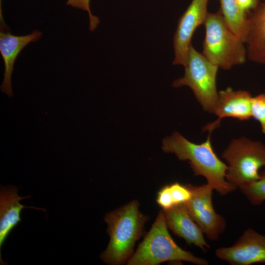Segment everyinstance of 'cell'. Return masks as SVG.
<instances>
[{"label": "cell", "instance_id": "1", "mask_svg": "<svg viewBox=\"0 0 265 265\" xmlns=\"http://www.w3.org/2000/svg\"><path fill=\"white\" fill-rule=\"evenodd\" d=\"M211 133L206 140L195 144L175 132L162 141V149L174 154L180 160H188L195 176L206 178L207 184L221 195H226L237 188L226 180L227 165L214 152L211 142Z\"/></svg>", "mask_w": 265, "mask_h": 265}, {"label": "cell", "instance_id": "2", "mask_svg": "<svg viewBox=\"0 0 265 265\" xmlns=\"http://www.w3.org/2000/svg\"><path fill=\"white\" fill-rule=\"evenodd\" d=\"M138 201L134 200L105 216L110 240L100 256L104 263L123 265L132 255L135 244L143 235L144 225L149 219L140 211Z\"/></svg>", "mask_w": 265, "mask_h": 265}, {"label": "cell", "instance_id": "3", "mask_svg": "<svg viewBox=\"0 0 265 265\" xmlns=\"http://www.w3.org/2000/svg\"><path fill=\"white\" fill-rule=\"evenodd\" d=\"M182 261L208 265L205 259L179 246L170 236L164 214L160 210L150 230L127 263L128 265H158L165 262Z\"/></svg>", "mask_w": 265, "mask_h": 265}, {"label": "cell", "instance_id": "4", "mask_svg": "<svg viewBox=\"0 0 265 265\" xmlns=\"http://www.w3.org/2000/svg\"><path fill=\"white\" fill-rule=\"evenodd\" d=\"M204 25L202 54L211 62L227 70L246 61L244 43L229 28L221 11L208 13Z\"/></svg>", "mask_w": 265, "mask_h": 265}, {"label": "cell", "instance_id": "5", "mask_svg": "<svg viewBox=\"0 0 265 265\" xmlns=\"http://www.w3.org/2000/svg\"><path fill=\"white\" fill-rule=\"evenodd\" d=\"M221 156L228 163L227 181L239 188L258 180L265 166V146L244 137L232 140Z\"/></svg>", "mask_w": 265, "mask_h": 265}, {"label": "cell", "instance_id": "6", "mask_svg": "<svg viewBox=\"0 0 265 265\" xmlns=\"http://www.w3.org/2000/svg\"><path fill=\"white\" fill-rule=\"evenodd\" d=\"M184 67V76L175 80L172 86H188L203 109L213 113L218 96L216 88L218 67L211 62L191 44Z\"/></svg>", "mask_w": 265, "mask_h": 265}, {"label": "cell", "instance_id": "7", "mask_svg": "<svg viewBox=\"0 0 265 265\" xmlns=\"http://www.w3.org/2000/svg\"><path fill=\"white\" fill-rule=\"evenodd\" d=\"M188 185L191 196L185 204L189 213L210 240H217L224 232L226 222L223 217L214 210L213 189L207 183L199 186Z\"/></svg>", "mask_w": 265, "mask_h": 265}, {"label": "cell", "instance_id": "8", "mask_svg": "<svg viewBox=\"0 0 265 265\" xmlns=\"http://www.w3.org/2000/svg\"><path fill=\"white\" fill-rule=\"evenodd\" d=\"M209 0H192L179 20L173 37L174 65L185 66L191 40L195 29L205 22Z\"/></svg>", "mask_w": 265, "mask_h": 265}, {"label": "cell", "instance_id": "9", "mask_svg": "<svg viewBox=\"0 0 265 265\" xmlns=\"http://www.w3.org/2000/svg\"><path fill=\"white\" fill-rule=\"evenodd\" d=\"M215 256L231 265L265 263V236L248 228L231 246L217 249Z\"/></svg>", "mask_w": 265, "mask_h": 265}, {"label": "cell", "instance_id": "10", "mask_svg": "<svg viewBox=\"0 0 265 265\" xmlns=\"http://www.w3.org/2000/svg\"><path fill=\"white\" fill-rule=\"evenodd\" d=\"M252 98L251 94L247 91L227 88L219 91L213 112L218 119L206 125L203 131H208L211 133L225 117H232L241 121L249 120L252 117Z\"/></svg>", "mask_w": 265, "mask_h": 265}, {"label": "cell", "instance_id": "11", "mask_svg": "<svg viewBox=\"0 0 265 265\" xmlns=\"http://www.w3.org/2000/svg\"><path fill=\"white\" fill-rule=\"evenodd\" d=\"M167 226L188 244H193L203 252L210 248L204 238V233L189 213L185 204L162 210Z\"/></svg>", "mask_w": 265, "mask_h": 265}, {"label": "cell", "instance_id": "12", "mask_svg": "<svg viewBox=\"0 0 265 265\" xmlns=\"http://www.w3.org/2000/svg\"><path fill=\"white\" fill-rule=\"evenodd\" d=\"M42 33L35 30L31 33L17 36L1 30L0 34V52L4 64V73L1 91L8 97L13 96L11 76L16 59L21 51L29 43L39 40Z\"/></svg>", "mask_w": 265, "mask_h": 265}, {"label": "cell", "instance_id": "13", "mask_svg": "<svg viewBox=\"0 0 265 265\" xmlns=\"http://www.w3.org/2000/svg\"><path fill=\"white\" fill-rule=\"evenodd\" d=\"M18 189L14 186H0V251L10 233L21 221V212L25 208L39 210H45L34 207L24 206L20 201L30 197V196L20 197Z\"/></svg>", "mask_w": 265, "mask_h": 265}, {"label": "cell", "instance_id": "14", "mask_svg": "<svg viewBox=\"0 0 265 265\" xmlns=\"http://www.w3.org/2000/svg\"><path fill=\"white\" fill-rule=\"evenodd\" d=\"M245 41L247 57L251 61L265 65V3L248 16Z\"/></svg>", "mask_w": 265, "mask_h": 265}, {"label": "cell", "instance_id": "15", "mask_svg": "<svg viewBox=\"0 0 265 265\" xmlns=\"http://www.w3.org/2000/svg\"><path fill=\"white\" fill-rule=\"evenodd\" d=\"M221 12L229 28L244 43L248 21L246 12L239 7L236 0H220Z\"/></svg>", "mask_w": 265, "mask_h": 265}, {"label": "cell", "instance_id": "16", "mask_svg": "<svg viewBox=\"0 0 265 265\" xmlns=\"http://www.w3.org/2000/svg\"><path fill=\"white\" fill-rule=\"evenodd\" d=\"M260 178L239 189L253 205L258 206L265 201V171L261 172Z\"/></svg>", "mask_w": 265, "mask_h": 265}, {"label": "cell", "instance_id": "17", "mask_svg": "<svg viewBox=\"0 0 265 265\" xmlns=\"http://www.w3.org/2000/svg\"><path fill=\"white\" fill-rule=\"evenodd\" d=\"M252 117L259 122L262 132L265 134V94H261L252 98Z\"/></svg>", "mask_w": 265, "mask_h": 265}, {"label": "cell", "instance_id": "18", "mask_svg": "<svg viewBox=\"0 0 265 265\" xmlns=\"http://www.w3.org/2000/svg\"><path fill=\"white\" fill-rule=\"evenodd\" d=\"M169 186L175 206L185 204L191 198V191L188 185L176 182Z\"/></svg>", "mask_w": 265, "mask_h": 265}, {"label": "cell", "instance_id": "19", "mask_svg": "<svg viewBox=\"0 0 265 265\" xmlns=\"http://www.w3.org/2000/svg\"><path fill=\"white\" fill-rule=\"evenodd\" d=\"M90 0H67V4L72 7L87 11L89 18V29L92 31L97 27L100 22L99 18L93 15L90 8Z\"/></svg>", "mask_w": 265, "mask_h": 265}, {"label": "cell", "instance_id": "20", "mask_svg": "<svg viewBox=\"0 0 265 265\" xmlns=\"http://www.w3.org/2000/svg\"><path fill=\"white\" fill-rule=\"evenodd\" d=\"M157 202L162 210H168L175 206L169 185L164 186L158 191Z\"/></svg>", "mask_w": 265, "mask_h": 265}, {"label": "cell", "instance_id": "21", "mask_svg": "<svg viewBox=\"0 0 265 265\" xmlns=\"http://www.w3.org/2000/svg\"><path fill=\"white\" fill-rule=\"evenodd\" d=\"M241 10L246 12L250 9L256 8L257 0H236Z\"/></svg>", "mask_w": 265, "mask_h": 265}]
</instances>
